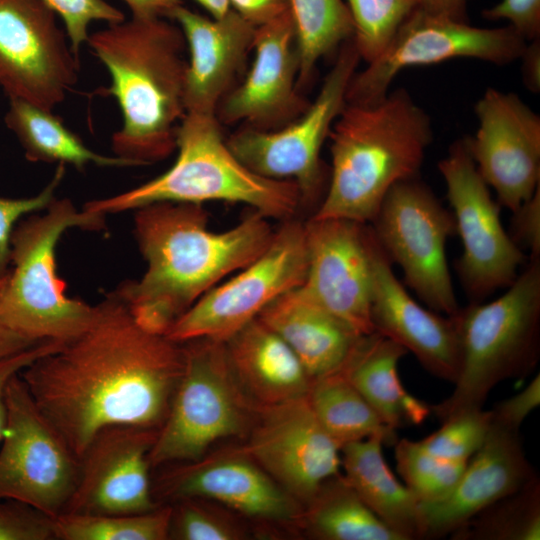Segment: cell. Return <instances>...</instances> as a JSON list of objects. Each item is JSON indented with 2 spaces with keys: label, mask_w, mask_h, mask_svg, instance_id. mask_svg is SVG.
I'll return each mask as SVG.
<instances>
[{
  "label": "cell",
  "mask_w": 540,
  "mask_h": 540,
  "mask_svg": "<svg viewBox=\"0 0 540 540\" xmlns=\"http://www.w3.org/2000/svg\"><path fill=\"white\" fill-rule=\"evenodd\" d=\"M184 370L182 343L143 330L116 292L92 324L20 373L34 403L79 457L103 429L163 424Z\"/></svg>",
  "instance_id": "cell-1"
},
{
  "label": "cell",
  "mask_w": 540,
  "mask_h": 540,
  "mask_svg": "<svg viewBox=\"0 0 540 540\" xmlns=\"http://www.w3.org/2000/svg\"><path fill=\"white\" fill-rule=\"evenodd\" d=\"M202 205L158 202L136 209L134 233L147 268L116 292L145 331L166 336L210 289L257 258L275 230L253 211L225 231L208 226Z\"/></svg>",
  "instance_id": "cell-2"
},
{
  "label": "cell",
  "mask_w": 540,
  "mask_h": 540,
  "mask_svg": "<svg viewBox=\"0 0 540 540\" xmlns=\"http://www.w3.org/2000/svg\"><path fill=\"white\" fill-rule=\"evenodd\" d=\"M93 54L111 76L106 94L116 98L122 127L111 139L114 156L136 166L161 161L176 150L184 105L186 42L167 18L132 17L89 35Z\"/></svg>",
  "instance_id": "cell-3"
},
{
  "label": "cell",
  "mask_w": 540,
  "mask_h": 540,
  "mask_svg": "<svg viewBox=\"0 0 540 540\" xmlns=\"http://www.w3.org/2000/svg\"><path fill=\"white\" fill-rule=\"evenodd\" d=\"M329 137L330 178L312 217L368 224L395 184L416 177L432 128L424 110L398 89L376 104L346 103Z\"/></svg>",
  "instance_id": "cell-4"
},
{
  "label": "cell",
  "mask_w": 540,
  "mask_h": 540,
  "mask_svg": "<svg viewBox=\"0 0 540 540\" xmlns=\"http://www.w3.org/2000/svg\"><path fill=\"white\" fill-rule=\"evenodd\" d=\"M215 114L186 113L176 129L177 158L156 178L118 195L91 200L83 209L102 214L136 210L158 202L247 205L268 219L294 218L298 186L258 175L231 151Z\"/></svg>",
  "instance_id": "cell-5"
},
{
  "label": "cell",
  "mask_w": 540,
  "mask_h": 540,
  "mask_svg": "<svg viewBox=\"0 0 540 540\" xmlns=\"http://www.w3.org/2000/svg\"><path fill=\"white\" fill-rule=\"evenodd\" d=\"M70 228L102 231L105 214L79 211L70 199L55 198L45 214L30 215L11 235L14 267L0 292V322L38 342L70 341L96 316V305L66 296L56 272V246Z\"/></svg>",
  "instance_id": "cell-6"
},
{
  "label": "cell",
  "mask_w": 540,
  "mask_h": 540,
  "mask_svg": "<svg viewBox=\"0 0 540 540\" xmlns=\"http://www.w3.org/2000/svg\"><path fill=\"white\" fill-rule=\"evenodd\" d=\"M461 344L460 370L452 393L430 406L443 422L450 416L483 409L491 390L521 379L536 367L540 353V257L489 303H470L455 314Z\"/></svg>",
  "instance_id": "cell-7"
},
{
  "label": "cell",
  "mask_w": 540,
  "mask_h": 540,
  "mask_svg": "<svg viewBox=\"0 0 540 540\" xmlns=\"http://www.w3.org/2000/svg\"><path fill=\"white\" fill-rule=\"evenodd\" d=\"M184 370L150 450L151 467L201 459L217 441L251 429L256 413L230 365L225 342H182Z\"/></svg>",
  "instance_id": "cell-8"
},
{
  "label": "cell",
  "mask_w": 540,
  "mask_h": 540,
  "mask_svg": "<svg viewBox=\"0 0 540 540\" xmlns=\"http://www.w3.org/2000/svg\"><path fill=\"white\" fill-rule=\"evenodd\" d=\"M360 59L352 38L345 41L318 95L298 118L274 130L243 127L226 139L235 156L253 172L294 182L301 207L316 204L325 194L320 152L346 105L347 88Z\"/></svg>",
  "instance_id": "cell-9"
},
{
  "label": "cell",
  "mask_w": 540,
  "mask_h": 540,
  "mask_svg": "<svg viewBox=\"0 0 540 540\" xmlns=\"http://www.w3.org/2000/svg\"><path fill=\"white\" fill-rule=\"evenodd\" d=\"M373 233L405 284L426 306L446 316L460 309L446 258L456 233L452 212L416 177L395 184L371 221Z\"/></svg>",
  "instance_id": "cell-10"
},
{
  "label": "cell",
  "mask_w": 540,
  "mask_h": 540,
  "mask_svg": "<svg viewBox=\"0 0 540 540\" xmlns=\"http://www.w3.org/2000/svg\"><path fill=\"white\" fill-rule=\"evenodd\" d=\"M266 249L229 280L204 294L172 325L175 342H225L282 294L301 286L308 266L304 222L282 221Z\"/></svg>",
  "instance_id": "cell-11"
},
{
  "label": "cell",
  "mask_w": 540,
  "mask_h": 540,
  "mask_svg": "<svg viewBox=\"0 0 540 540\" xmlns=\"http://www.w3.org/2000/svg\"><path fill=\"white\" fill-rule=\"evenodd\" d=\"M527 41L511 26L478 28L467 21L426 13L416 8L381 53L354 74L346 103L372 105L387 96L396 75L405 68L454 58H475L494 64L520 59Z\"/></svg>",
  "instance_id": "cell-12"
},
{
  "label": "cell",
  "mask_w": 540,
  "mask_h": 540,
  "mask_svg": "<svg viewBox=\"0 0 540 540\" xmlns=\"http://www.w3.org/2000/svg\"><path fill=\"white\" fill-rule=\"evenodd\" d=\"M438 168L463 247L457 274L470 303L483 302L514 282L526 257L504 230L500 204L478 172L466 138L452 144Z\"/></svg>",
  "instance_id": "cell-13"
},
{
  "label": "cell",
  "mask_w": 540,
  "mask_h": 540,
  "mask_svg": "<svg viewBox=\"0 0 540 540\" xmlns=\"http://www.w3.org/2000/svg\"><path fill=\"white\" fill-rule=\"evenodd\" d=\"M0 443V500L28 504L55 517L76 485L79 459L34 403L19 373L5 389Z\"/></svg>",
  "instance_id": "cell-14"
},
{
  "label": "cell",
  "mask_w": 540,
  "mask_h": 540,
  "mask_svg": "<svg viewBox=\"0 0 540 540\" xmlns=\"http://www.w3.org/2000/svg\"><path fill=\"white\" fill-rule=\"evenodd\" d=\"M78 57L41 0H0V89L44 110L77 83Z\"/></svg>",
  "instance_id": "cell-15"
},
{
  "label": "cell",
  "mask_w": 540,
  "mask_h": 540,
  "mask_svg": "<svg viewBox=\"0 0 540 540\" xmlns=\"http://www.w3.org/2000/svg\"><path fill=\"white\" fill-rule=\"evenodd\" d=\"M305 225L307 273L300 286L325 311L360 335L374 332L371 321V226L341 218L310 217Z\"/></svg>",
  "instance_id": "cell-16"
},
{
  "label": "cell",
  "mask_w": 540,
  "mask_h": 540,
  "mask_svg": "<svg viewBox=\"0 0 540 540\" xmlns=\"http://www.w3.org/2000/svg\"><path fill=\"white\" fill-rule=\"evenodd\" d=\"M250 430L242 449L301 504L340 473L341 447L320 425L307 396L259 407Z\"/></svg>",
  "instance_id": "cell-17"
},
{
  "label": "cell",
  "mask_w": 540,
  "mask_h": 540,
  "mask_svg": "<svg viewBox=\"0 0 540 540\" xmlns=\"http://www.w3.org/2000/svg\"><path fill=\"white\" fill-rule=\"evenodd\" d=\"M479 126L466 138L476 168L515 211L540 187V117L514 93L488 88L475 106Z\"/></svg>",
  "instance_id": "cell-18"
},
{
  "label": "cell",
  "mask_w": 540,
  "mask_h": 540,
  "mask_svg": "<svg viewBox=\"0 0 540 540\" xmlns=\"http://www.w3.org/2000/svg\"><path fill=\"white\" fill-rule=\"evenodd\" d=\"M157 432L132 425L101 430L79 457L76 485L63 512L138 514L159 507L149 476Z\"/></svg>",
  "instance_id": "cell-19"
},
{
  "label": "cell",
  "mask_w": 540,
  "mask_h": 540,
  "mask_svg": "<svg viewBox=\"0 0 540 540\" xmlns=\"http://www.w3.org/2000/svg\"><path fill=\"white\" fill-rule=\"evenodd\" d=\"M255 56L244 81L221 100L220 123H242L258 130L278 129L309 106L297 85L299 58L290 11L256 27Z\"/></svg>",
  "instance_id": "cell-20"
},
{
  "label": "cell",
  "mask_w": 540,
  "mask_h": 540,
  "mask_svg": "<svg viewBox=\"0 0 540 540\" xmlns=\"http://www.w3.org/2000/svg\"><path fill=\"white\" fill-rule=\"evenodd\" d=\"M152 490L154 497L210 500L267 521H300L303 512L301 503L242 448L186 462L164 475Z\"/></svg>",
  "instance_id": "cell-21"
},
{
  "label": "cell",
  "mask_w": 540,
  "mask_h": 540,
  "mask_svg": "<svg viewBox=\"0 0 540 540\" xmlns=\"http://www.w3.org/2000/svg\"><path fill=\"white\" fill-rule=\"evenodd\" d=\"M391 264L375 237L371 298L374 331L411 352L431 375L454 383L461 364L455 315L442 316L421 306L395 276Z\"/></svg>",
  "instance_id": "cell-22"
},
{
  "label": "cell",
  "mask_w": 540,
  "mask_h": 540,
  "mask_svg": "<svg viewBox=\"0 0 540 540\" xmlns=\"http://www.w3.org/2000/svg\"><path fill=\"white\" fill-rule=\"evenodd\" d=\"M537 477L526 458L520 433L491 423L484 443L468 460L453 489L435 502L419 505L420 539L450 535L483 509Z\"/></svg>",
  "instance_id": "cell-23"
},
{
  "label": "cell",
  "mask_w": 540,
  "mask_h": 540,
  "mask_svg": "<svg viewBox=\"0 0 540 540\" xmlns=\"http://www.w3.org/2000/svg\"><path fill=\"white\" fill-rule=\"evenodd\" d=\"M181 29L189 60L186 113L215 114L252 50L256 27L233 9L221 18L205 17L182 4L170 15Z\"/></svg>",
  "instance_id": "cell-24"
},
{
  "label": "cell",
  "mask_w": 540,
  "mask_h": 540,
  "mask_svg": "<svg viewBox=\"0 0 540 540\" xmlns=\"http://www.w3.org/2000/svg\"><path fill=\"white\" fill-rule=\"evenodd\" d=\"M225 346L238 383L258 408L307 396L312 378L289 345L259 318Z\"/></svg>",
  "instance_id": "cell-25"
},
{
  "label": "cell",
  "mask_w": 540,
  "mask_h": 540,
  "mask_svg": "<svg viewBox=\"0 0 540 540\" xmlns=\"http://www.w3.org/2000/svg\"><path fill=\"white\" fill-rule=\"evenodd\" d=\"M294 351L314 379L338 370L362 336L313 302L299 286L257 317Z\"/></svg>",
  "instance_id": "cell-26"
},
{
  "label": "cell",
  "mask_w": 540,
  "mask_h": 540,
  "mask_svg": "<svg viewBox=\"0 0 540 540\" xmlns=\"http://www.w3.org/2000/svg\"><path fill=\"white\" fill-rule=\"evenodd\" d=\"M407 353L395 341L374 331L362 335L340 370L391 429L421 424L431 413L430 405L409 394L397 372Z\"/></svg>",
  "instance_id": "cell-27"
},
{
  "label": "cell",
  "mask_w": 540,
  "mask_h": 540,
  "mask_svg": "<svg viewBox=\"0 0 540 540\" xmlns=\"http://www.w3.org/2000/svg\"><path fill=\"white\" fill-rule=\"evenodd\" d=\"M385 441L374 435L341 447L342 475L365 505L402 540L420 539L419 504L392 473Z\"/></svg>",
  "instance_id": "cell-28"
},
{
  "label": "cell",
  "mask_w": 540,
  "mask_h": 540,
  "mask_svg": "<svg viewBox=\"0 0 540 540\" xmlns=\"http://www.w3.org/2000/svg\"><path fill=\"white\" fill-rule=\"evenodd\" d=\"M4 122L18 139L25 158L31 162L69 164L80 171L90 164L101 167L136 166L127 159L92 151L52 111L27 101L9 98Z\"/></svg>",
  "instance_id": "cell-29"
},
{
  "label": "cell",
  "mask_w": 540,
  "mask_h": 540,
  "mask_svg": "<svg viewBox=\"0 0 540 540\" xmlns=\"http://www.w3.org/2000/svg\"><path fill=\"white\" fill-rule=\"evenodd\" d=\"M307 399L320 425L340 446L374 435L394 446L396 430L388 427L340 368L312 379Z\"/></svg>",
  "instance_id": "cell-30"
},
{
  "label": "cell",
  "mask_w": 540,
  "mask_h": 540,
  "mask_svg": "<svg viewBox=\"0 0 540 540\" xmlns=\"http://www.w3.org/2000/svg\"><path fill=\"white\" fill-rule=\"evenodd\" d=\"M300 522L322 540H402L360 499L339 473L305 504Z\"/></svg>",
  "instance_id": "cell-31"
},
{
  "label": "cell",
  "mask_w": 540,
  "mask_h": 540,
  "mask_svg": "<svg viewBox=\"0 0 540 540\" xmlns=\"http://www.w3.org/2000/svg\"><path fill=\"white\" fill-rule=\"evenodd\" d=\"M299 58L297 85L313 77L318 61L353 36L354 25L343 0H289Z\"/></svg>",
  "instance_id": "cell-32"
},
{
  "label": "cell",
  "mask_w": 540,
  "mask_h": 540,
  "mask_svg": "<svg viewBox=\"0 0 540 540\" xmlns=\"http://www.w3.org/2000/svg\"><path fill=\"white\" fill-rule=\"evenodd\" d=\"M449 536L452 540H539V478L489 505Z\"/></svg>",
  "instance_id": "cell-33"
},
{
  "label": "cell",
  "mask_w": 540,
  "mask_h": 540,
  "mask_svg": "<svg viewBox=\"0 0 540 540\" xmlns=\"http://www.w3.org/2000/svg\"><path fill=\"white\" fill-rule=\"evenodd\" d=\"M172 506L138 514H84L62 512L53 518L60 540L169 539Z\"/></svg>",
  "instance_id": "cell-34"
},
{
  "label": "cell",
  "mask_w": 540,
  "mask_h": 540,
  "mask_svg": "<svg viewBox=\"0 0 540 540\" xmlns=\"http://www.w3.org/2000/svg\"><path fill=\"white\" fill-rule=\"evenodd\" d=\"M394 452L403 484L419 505L435 502L456 485L468 461H450L427 452L418 441L398 439Z\"/></svg>",
  "instance_id": "cell-35"
},
{
  "label": "cell",
  "mask_w": 540,
  "mask_h": 540,
  "mask_svg": "<svg viewBox=\"0 0 540 540\" xmlns=\"http://www.w3.org/2000/svg\"><path fill=\"white\" fill-rule=\"evenodd\" d=\"M361 59L369 63L385 48L401 24L417 8V0H346Z\"/></svg>",
  "instance_id": "cell-36"
},
{
  "label": "cell",
  "mask_w": 540,
  "mask_h": 540,
  "mask_svg": "<svg viewBox=\"0 0 540 540\" xmlns=\"http://www.w3.org/2000/svg\"><path fill=\"white\" fill-rule=\"evenodd\" d=\"M441 427L418 441L423 449L450 461H468L482 446L491 428V412L465 410L443 422Z\"/></svg>",
  "instance_id": "cell-37"
},
{
  "label": "cell",
  "mask_w": 540,
  "mask_h": 540,
  "mask_svg": "<svg viewBox=\"0 0 540 540\" xmlns=\"http://www.w3.org/2000/svg\"><path fill=\"white\" fill-rule=\"evenodd\" d=\"M244 531L228 514L199 498L177 500L172 507L169 539L237 540Z\"/></svg>",
  "instance_id": "cell-38"
},
{
  "label": "cell",
  "mask_w": 540,
  "mask_h": 540,
  "mask_svg": "<svg viewBox=\"0 0 540 540\" xmlns=\"http://www.w3.org/2000/svg\"><path fill=\"white\" fill-rule=\"evenodd\" d=\"M63 20L73 53L78 57L81 45L87 42L88 28L93 21L108 24L125 20L124 14L105 0H41Z\"/></svg>",
  "instance_id": "cell-39"
},
{
  "label": "cell",
  "mask_w": 540,
  "mask_h": 540,
  "mask_svg": "<svg viewBox=\"0 0 540 540\" xmlns=\"http://www.w3.org/2000/svg\"><path fill=\"white\" fill-rule=\"evenodd\" d=\"M65 175V164H58L45 188L27 198L0 197V280L9 273L11 235L17 221L24 215L47 209L55 199V191Z\"/></svg>",
  "instance_id": "cell-40"
},
{
  "label": "cell",
  "mask_w": 540,
  "mask_h": 540,
  "mask_svg": "<svg viewBox=\"0 0 540 540\" xmlns=\"http://www.w3.org/2000/svg\"><path fill=\"white\" fill-rule=\"evenodd\" d=\"M54 517L19 501L0 500V540H53Z\"/></svg>",
  "instance_id": "cell-41"
},
{
  "label": "cell",
  "mask_w": 540,
  "mask_h": 540,
  "mask_svg": "<svg viewBox=\"0 0 540 540\" xmlns=\"http://www.w3.org/2000/svg\"><path fill=\"white\" fill-rule=\"evenodd\" d=\"M540 404V375L537 374L517 394L495 404L490 410L491 423L509 431L519 432L523 421Z\"/></svg>",
  "instance_id": "cell-42"
},
{
  "label": "cell",
  "mask_w": 540,
  "mask_h": 540,
  "mask_svg": "<svg viewBox=\"0 0 540 540\" xmlns=\"http://www.w3.org/2000/svg\"><path fill=\"white\" fill-rule=\"evenodd\" d=\"M483 15L489 20H507L526 41L539 38L540 0H501Z\"/></svg>",
  "instance_id": "cell-43"
},
{
  "label": "cell",
  "mask_w": 540,
  "mask_h": 540,
  "mask_svg": "<svg viewBox=\"0 0 540 540\" xmlns=\"http://www.w3.org/2000/svg\"><path fill=\"white\" fill-rule=\"evenodd\" d=\"M512 213L508 234L521 249H529L530 258L540 257V187Z\"/></svg>",
  "instance_id": "cell-44"
},
{
  "label": "cell",
  "mask_w": 540,
  "mask_h": 540,
  "mask_svg": "<svg viewBox=\"0 0 540 540\" xmlns=\"http://www.w3.org/2000/svg\"><path fill=\"white\" fill-rule=\"evenodd\" d=\"M65 342L45 341L25 351L0 360V443L6 426L5 389L10 378L20 373L39 357L59 349Z\"/></svg>",
  "instance_id": "cell-45"
},
{
  "label": "cell",
  "mask_w": 540,
  "mask_h": 540,
  "mask_svg": "<svg viewBox=\"0 0 540 540\" xmlns=\"http://www.w3.org/2000/svg\"><path fill=\"white\" fill-rule=\"evenodd\" d=\"M230 5L254 27L267 24L289 10V0H230Z\"/></svg>",
  "instance_id": "cell-46"
},
{
  "label": "cell",
  "mask_w": 540,
  "mask_h": 540,
  "mask_svg": "<svg viewBox=\"0 0 540 540\" xmlns=\"http://www.w3.org/2000/svg\"><path fill=\"white\" fill-rule=\"evenodd\" d=\"M129 7L132 17L150 19L167 18L182 4L181 0H123Z\"/></svg>",
  "instance_id": "cell-47"
},
{
  "label": "cell",
  "mask_w": 540,
  "mask_h": 540,
  "mask_svg": "<svg viewBox=\"0 0 540 540\" xmlns=\"http://www.w3.org/2000/svg\"><path fill=\"white\" fill-rule=\"evenodd\" d=\"M467 2L468 0H417V8L432 15L467 21Z\"/></svg>",
  "instance_id": "cell-48"
},
{
  "label": "cell",
  "mask_w": 540,
  "mask_h": 540,
  "mask_svg": "<svg viewBox=\"0 0 540 540\" xmlns=\"http://www.w3.org/2000/svg\"><path fill=\"white\" fill-rule=\"evenodd\" d=\"M39 343L41 342L22 336L0 322V360L32 348Z\"/></svg>",
  "instance_id": "cell-49"
},
{
  "label": "cell",
  "mask_w": 540,
  "mask_h": 540,
  "mask_svg": "<svg viewBox=\"0 0 540 540\" xmlns=\"http://www.w3.org/2000/svg\"><path fill=\"white\" fill-rule=\"evenodd\" d=\"M538 39L533 40L531 45H527L521 57L524 60L525 83L534 92H538L540 87V45Z\"/></svg>",
  "instance_id": "cell-50"
},
{
  "label": "cell",
  "mask_w": 540,
  "mask_h": 540,
  "mask_svg": "<svg viewBox=\"0 0 540 540\" xmlns=\"http://www.w3.org/2000/svg\"><path fill=\"white\" fill-rule=\"evenodd\" d=\"M198 2L212 18H221L230 10V0H195Z\"/></svg>",
  "instance_id": "cell-51"
},
{
  "label": "cell",
  "mask_w": 540,
  "mask_h": 540,
  "mask_svg": "<svg viewBox=\"0 0 540 540\" xmlns=\"http://www.w3.org/2000/svg\"><path fill=\"white\" fill-rule=\"evenodd\" d=\"M8 275V274H7ZM6 278V277H5ZM5 278H3L2 280H0V292H1V289L4 285V282H5Z\"/></svg>",
  "instance_id": "cell-52"
}]
</instances>
